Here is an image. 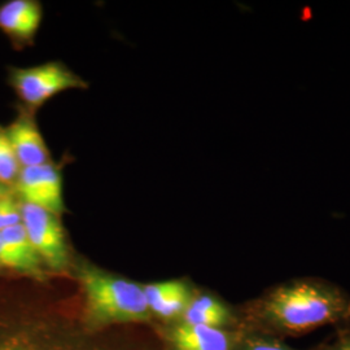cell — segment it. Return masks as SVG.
<instances>
[{"label":"cell","mask_w":350,"mask_h":350,"mask_svg":"<svg viewBox=\"0 0 350 350\" xmlns=\"http://www.w3.org/2000/svg\"><path fill=\"white\" fill-rule=\"evenodd\" d=\"M248 331L300 338L325 325H350V295L322 278H295L269 288L247 309Z\"/></svg>","instance_id":"obj_1"},{"label":"cell","mask_w":350,"mask_h":350,"mask_svg":"<svg viewBox=\"0 0 350 350\" xmlns=\"http://www.w3.org/2000/svg\"><path fill=\"white\" fill-rule=\"evenodd\" d=\"M91 317L99 323L143 322L150 319V308L143 287L95 267L81 270Z\"/></svg>","instance_id":"obj_2"},{"label":"cell","mask_w":350,"mask_h":350,"mask_svg":"<svg viewBox=\"0 0 350 350\" xmlns=\"http://www.w3.org/2000/svg\"><path fill=\"white\" fill-rule=\"evenodd\" d=\"M10 83L20 100L37 109L53 96L68 90H86L88 83L59 62L30 68H13Z\"/></svg>","instance_id":"obj_3"},{"label":"cell","mask_w":350,"mask_h":350,"mask_svg":"<svg viewBox=\"0 0 350 350\" xmlns=\"http://www.w3.org/2000/svg\"><path fill=\"white\" fill-rule=\"evenodd\" d=\"M21 224L40 260L52 270L65 269L69 253L63 226L57 215L36 205L21 202Z\"/></svg>","instance_id":"obj_4"},{"label":"cell","mask_w":350,"mask_h":350,"mask_svg":"<svg viewBox=\"0 0 350 350\" xmlns=\"http://www.w3.org/2000/svg\"><path fill=\"white\" fill-rule=\"evenodd\" d=\"M13 188L21 202L36 205L57 217L65 211L63 175L52 163L23 167Z\"/></svg>","instance_id":"obj_5"},{"label":"cell","mask_w":350,"mask_h":350,"mask_svg":"<svg viewBox=\"0 0 350 350\" xmlns=\"http://www.w3.org/2000/svg\"><path fill=\"white\" fill-rule=\"evenodd\" d=\"M243 332L180 322L172 332L174 350H237Z\"/></svg>","instance_id":"obj_6"},{"label":"cell","mask_w":350,"mask_h":350,"mask_svg":"<svg viewBox=\"0 0 350 350\" xmlns=\"http://www.w3.org/2000/svg\"><path fill=\"white\" fill-rule=\"evenodd\" d=\"M5 133L21 167L51 163L49 147L30 114L24 113L17 117Z\"/></svg>","instance_id":"obj_7"},{"label":"cell","mask_w":350,"mask_h":350,"mask_svg":"<svg viewBox=\"0 0 350 350\" xmlns=\"http://www.w3.org/2000/svg\"><path fill=\"white\" fill-rule=\"evenodd\" d=\"M43 8L37 0H11L0 5V30L18 43L37 36Z\"/></svg>","instance_id":"obj_8"},{"label":"cell","mask_w":350,"mask_h":350,"mask_svg":"<svg viewBox=\"0 0 350 350\" xmlns=\"http://www.w3.org/2000/svg\"><path fill=\"white\" fill-rule=\"evenodd\" d=\"M150 312L163 319L182 318L195 292L185 280H167L143 287Z\"/></svg>","instance_id":"obj_9"},{"label":"cell","mask_w":350,"mask_h":350,"mask_svg":"<svg viewBox=\"0 0 350 350\" xmlns=\"http://www.w3.org/2000/svg\"><path fill=\"white\" fill-rule=\"evenodd\" d=\"M180 322L187 325H205L219 329L237 331L239 318L225 301L211 293H195Z\"/></svg>","instance_id":"obj_10"},{"label":"cell","mask_w":350,"mask_h":350,"mask_svg":"<svg viewBox=\"0 0 350 350\" xmlns=\"http://www.w3.org/2000/svg\"><path fill=\"white\" fill-rule=\"evenodd\" d=\"M0 239L4 240L13 250L18 273L36 278L42 275V260L33 248L23 224L12 226L1 231Z\"/></svg>","instance_id":"obj_11"},{"label":"cell","mask_w":350,"mask_h":350,"mask_svg":"<svg viewBox=\"0 0 350 350\" xmlns=\"http://www.w3.org/2000/svg\"><path fill=\"white\" fill-rule=\"evenodd\" d=\"M0 350H43L38 335L25 322L14 317H0Z\"/></svg>","instance_id":"obj_12"},{"label":"cell","mask_w":350,"mask_h":350,"mask_svg":"<svg viewBox=\"0 0 350 350\" xmlns=\"http://www.w3.org/2000/svg\"><path fill=\"white\" fill-rule=\"evenodd\" d=\"M21 169L5 130H0V185L5 188L14 187Z\"/></svg>","instance_id":"obj_13"},{"label":"cell","mask_w":350,"mask_h":350,"mask_svg":"<svg viewBox=\"0 0 350 350\" xmlns=\"http://www.w3.org/2000/svg\"><path fill=\"white\" fill-rule=\"evenodd\" d=\"M237 350H296L282 338L263 335L254 331L243 332Z\"/></svg>","instance_id":"obj_14"},{"label":"cell","mask_w":350,"mask_h":350,"mask_svg":"<svg viewBox=\"0 0 350 350\" xmlns=\"http://www.w3.org/2000/svg\"><path fill=\"white\" fill-rule=\"evenodd\" d=\"M18 224H21V201L8 192L0 199V232Z\"/></svg>","instance_id":"obj_15"},{"label":"cell","mask_w":350,"mask_h":350,"mask_svg":"<svg viewBox=\"0 0 350 350\" xmlns=\"http://www.w3.org/2000/svg\"><path fill=\"white\" fill-rule=\"evenodd\" d=\"M314 350H350V325H340L331 338Z\"/></svg>","instance_id":"obj_16"},{"label":"cell","mask_w":350,"mask_h":350,"mask_svg":"<svg viewBox=\"0 0 350 350\" xmlns=\"http://www.w3.org/2000/svg\"><path fill=\"white\" fill-rule=\"evenodd\" d=\"M8 192H10V191H8V189H7V188L3 187V186H1V185H0V199H1V198H3V196H4V195H7V193H8Z\"/></svg>","instance_id":"obj_17"}]
</instances>
